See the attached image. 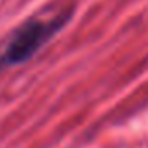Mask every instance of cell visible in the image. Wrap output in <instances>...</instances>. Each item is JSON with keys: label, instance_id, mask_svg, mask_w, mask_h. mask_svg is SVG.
I'll list each match as a JSON object with an SVG mask.
<instances>
[{"label": "cell", "instance_id": "cell-1", "mask_svg": "<svg viewBox=\"0 0 148 148\" xmlns=\"http://www.w3.org/2000/svg\"><path fill=\"white\" fill-rule=\"evenodd\" d=\"M71 18V12H61L51 19H30L26 21L9 40L0 52V73L7 68L28 61L45 42H49Z\"/></svg>", "mask_w": 148, "mask_h": 148}]
</instances>
